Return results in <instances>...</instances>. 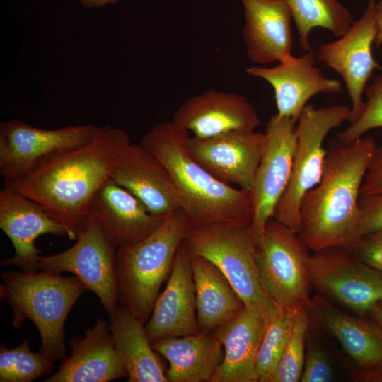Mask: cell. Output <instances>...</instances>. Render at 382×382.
<instances>
[{
    "label": "cell",
    "mask_w": 382,
    "mask_h": 382,
    "mask_svg": "<svg viewBox=\"0 0 382 382\" xmlns=\"http://www.w3.org/2000/svg\"><path fill=\"white\" fill-rule=\"evenodd\" d=\"M130 144L122 129L99 127L91 141L47 158L23 177L5 181L4 187L40 205L76 240L94 195Z\"/></svg>",
    "instance_id": "obj_1"
},
{
    "label": "cell",
    "mask_w": 382,
    "mask_h": 382,
    "mask_svg": "<svg viewBox=\"0 0 382 382\" xmlns=\"http://www.w3.org/2000/svg\"><path fill=\"white\" fill-rule=\"evenodd\" d=\"M376 146L371 137L332 141L320 181L300 205L298 234L309 250L349 248L356 243L360 190Z\"/></svg>",
    "instance_id": "obj_2"
},
{
    "label": "cell",
    "mask_w": 382,
    "mask_h": 382,
    "mask_svg": "<svg viewBox=\"0 0 382 382\" xmlns=\"http://www.w3.org/2000/svg\"><path fill=\"white\" fill-rule=\"evenodd\" d=\"M189 137L187 129L171 120L152 127L140 144L169 172L192 224L251 225V193L219 180L199 164L189 152Z\"/></svg>",
    "instance_id": "obj_3"
},
{
    "label": "cell",
    "mask_w": 382,
    "mask_h": 382,
    "mask_svg": "<svg viewBox=\"0 0 382 382\" xmlns=\"http://www.w3.org/2000/svg\"><path fill=\"white\" fill-rule=\"evenodd\" d=\"M1 299L13 310V326L21 328L30 320L41 337L40 352L52 361L66 357L64 323L75 302L87 286L76 276L64 277L45 271L2 273Z\"/></svg>",
    "instance_id": "obj_4"
},
{
    "label": "cell",
    "mask_w": 382,
    "mask_h": 382,
    "mask_svg": "<svg viewBox=\"0 0 382 382\" xmlns=\"http://www.w3.org/2000/svg\"><path fill=\"white\" fill-rule=\"evenodd\" d=\"M192 224L182 209L167 215L146 238L117 248L118 304L148 321L162 284L169 277L176 253Z\"/></svg>",
    "instance_id": "obj_5"
},
{
    "label": "cell",
    "mask_w": 382,
    "mask_h": 382,
    "mask_svg": "<svg viewBox=\"0 0 382 382\" xmlns=\"http://www.w3.org/2000/svg\"><path fill=\"white\" fill-rule=\"evenodd\" d=\"M184 241L191 253L205 258L221 271L245 307L268 321L282 310L261 283L250 225L192 224Z\"/></svg>",
    "instance_id": "obj_6"
},
{
    "label": "cell",
    "mask_w": 382,
    "mask_h": 382,
    "mask_svg": "<svg viewBox=\"0 0 382 382\" xmlns=\"http://www.w3.org/2000/svg\"><path fill=\"white\" fill-rule=\"evenodd\" d=\"M351 114V108L345 105L316 108L308 104L299 115L296 126V142L291 178L273 216L297 233L301 228V200L323 176L328 152L323 147L324 140L330 131L345 121H349Z\"/></svg>",
    "instance_id": "obj_7"
},
{
    "label": "cell",
    "mask_w": 382,
    "mask_h": 382,
    "mask_svg": "<svg viewBox=\"0 0 382 382\" xmlns=\"http://www.w3.org/2000/svg\"><path fill=\"white\" fill-rule=\"evenodd\" d=\"M308 250L297 233L274 218L267 222L256 263L263 287L280 309L311 302Z\"/></svg>",
    "instance_id": "obj_8"
},
{
    "label": "cell",
    "mask_w": 382,
    "mask_h": 382,
    "mask_svg": "<svg viewBox=\"0 0 382 382\" xmlns=\"http://www.w3.org/2000/svg\"><path fill=\"white\" fill-rule=\"evenodd\" d=\"M76 242L67 250L40 256L39 270L54 274L73 273L94 292L110 317L117 308L116 291L117 247L96 217L90 212L79 229Z\"/></svg>",
    "instance_id": "obj_9"
},
{
    "label": "cell",
    "mask_w": 382,
    "mask_h": 382,
    "mask_svg": "<svg viewBox=\"0 0 382 382\" xmlns=\"http://www.w3.org/2000/svg\"><path fill=\"white\" fill-rule=\"evenodd\" d=\"M310 283L353 311L369 313L382 301V273L349 250L332 247L315 251L307 262Z\"/></svg>",
    "instance_id": "obj_10"
},
{
    "label": "cell",
    "mask_w": 382,
    "mask_h": 382,
    "mask_svg": "<svg viewBox=\"0 0 382 382\" xmlns=\"http://www.w3.org/2000/svg\"><path fill=\"white\" fill-rule=\"evenodd\" d=\"M92 124L47 129L18 120L0 124V175L14 180L47 158L91 141L98 131Z\"/></svg>",
    "instance_id": "obj_11"
},
{
    "label": "cell",
    "mask_w": 382,
    "mask_h": 382,
    "mask_svg": "<svg viewBox=\"0 0 382 382\" xmlns=\"http://www.w3.org/2000/svg\"><path fill=\"white\" fill-rule=\"evenodd\" d=\"M295 124L291 118L276 113L267 125L265 148L250 192L254 203L250 226L256 245L291 178L296 142Z\"/></svg>",
    "instance_id": "obj_12"
},
{
    "label": "cell",
    "mask_w": 382,
    "mask_h": 382,
    "mask_svg": "<svg viewBox=\"0 0 382 382\" xmlns=\"http://www.w3.org/2000/svg\"><path fill=\"white\" fill-rule=\"evenodd\" d=\"M376 0H369L363 15L339 40L321 45L316 58L340 74L352 103L349 122L356 120L364 105L363 94L375 69L381 68L372 54L377 34Z\"/></svg>",
    "instance_id": "obj_13"
},
{
    "label": "cell",
    "mask_w": 382,
    "mask_h": 382,
    "mask_svg": "<svg viewBox=\"0 0 382 382\" xmlns=\"http://www.w3.org/2000/svg\"><path fill=\"white\" fill-rule=\"evenodd\" d=\"M265 144V133L233 131L206 139L190 137L187 148L216 178L250 192Z\"/></svg>",
    "instance_id": "obj_14"
},
{
    "label": "cell",
    "mask_w": 382,
    "mask_h": 382,
    "mask_svg": "<svg viewBox=\"0 0 382 382\" xmlns=\"http://www.w3.org/2000/svg\"><path fill=\"white\" fill-rule=\"evenodd\" d=\"M308 313L359 365L353 379L376 381L382 376V330L375 323L349 316L320 295L311 300Z\"/></svg>",
    "instance_id": "obj_15"
},
{
    "label": "cell",
    "mask_w": 382,
    "mask_h": 382,
    "mask_svg": "<svg viewBox=\"0 0 382 382\" xmlns=\"http://www.w3.org/2000/svg\"><path fill=\"white\" fill-rule=\"evenodd\" d=\"M0 228L11 240L14 255L1 260L5 266L14 265L22 271H38L42 251L35 245L41 235L69 238V232L40 205L23 195L4 187L0 191Z\"/></svg>",
    "instance_id": "obj_16"
},
{
    "label": "cell",
    "mask_w": 382,
    "mask_h": 382,
    "mask_svg": "<svg viewBox=\"0 0 382 382\" xmlns=\"http://www.w3.org/2000/svg\"><path fill=\"white\" fill-rule=\"evenodd\" d=\"M316 54L310 51L302 57L290 55L273 67L254 66L245 69L252 76L262 79L274 89L277 114L296 123L307 102L318 93H337L342 84L326 77L314 66Z\"/></svg>",
    "instance_id": "obj_17"
},
{
    "label": "cell",
    "mask_w": 382,
    "mask_h": 382,
    "mask_svg": "<svg viewBox=\"0 0 382 382\" xmlns=\"http://www.w3.org/2000/svg\"><path fill=\"white\" fill-rule=\"evenodd\" d=\"M151 342L199 332L190 253L183 241L176 253L166 286L145 324Z\"/></svg>",
    "instance_id": "obj_18"
},
{
    "label": "cell",
    "mask_w": 382,
    "mask_h": 382,
    "mask_svg": "<svg viewBox=\"0 0 382 382\" xmlns=\"http://www.w3.org/2000/svg\"><path fill=\"white\" fill-rule=\"evenodd\" d=\"M172 120L199 139L233 131H253L260 125L256 110L246 98L214 89L186 100Z\"/></svg>",
    "instance_id": "obj_19"
},
{
    "label": "cell",
    "mask_w": 382,
    "mask_h": 382,
    "mask_svg": "<svg viewBox=\"0 0 382 382\" xmlns=\"http://www.w3.org/2000/svg\"><path fill=\"white\" fill-rule=\"evenodd\" d=\"M153 215L166 217L183 209L180 195L163 163L139 144H130L110 175Z\"/></svg>",
    "instance_id": "obj_20"
},
{
    "label": "cell",
    "mask_w": 382,
    "mask_h": 382,
    "mask_svg": "<svg viewBox=\"0 0 382 382\" xmlns=\"http://www.w3.org/2000/svg\"><path fill=\"white\" fill-rule=\"evenodd\" d=\"M69 357L43 382H108L127 376L114 347L108 323L100 317L83 337L70 339Z\"/></svg>",
    "instance_id": "obj_21"
},
{
    "label": "cell",
    "mask_w": 382,
    "mask_h": 382,
    "mask_svg": "<svg viewBox=\"0 0 382 382\" xmlns=\"http://www.w3.org/2000/svg\"><path fill=\"white\" fill-rule=\"evenodd\" d=\"M244 6L243 40L248 57L265 64L291 55V11L284 0H241Z\"/></svg>",
    "instance_id": "obj_22"
},
{
    "label": "cell",
    "mask_w": 382,
    "mask_h": 382,
    "mask_svg": "<svg viewBox=\"0 0 382 382\" xmlns=\"http://www.w3.org/2000/svg\"><path fill=\"white\" fill-rule=\"evenodd\" d=\"M90 212L117 248L146 238L165 219L151 214L135 196L110 178L94 195Z\"/></svg>",
    "instance_id": "obj_23"
},
{
    "label": "cell",
    "mask_w": 382,
    "mask_h": 382,
    "mask_svg": "<svg viewBox=\"0 0 382 382\" xmlns=\"http://www.w3.org/2000/svg\"><path fill=\"white\" fill-rule=\"evenodd\" d=\"M268 323L245 306L235 318L214 330L224 353L211 382H258L256 359Z\"/></svg>",
    "instance_id": "obj_24"
},
{
    "label": "cell",
    "mask_w": 382,
    "mask_h": 382,
    "mask_svg": "<svg viewBox=\"0 0 382 382\" xmlns=\"http://www.w3.org/2000/svg\"><path fill=\"white\" fill-rule=\"evenodd\" d=\"M151 345L169 361L166 371L168 382L210 381L224 357L220 341L205 330L158 339Z\"/></svg>",
    "instance_id": "obj_25"
},
{
    "label": "cell",
    "mask_w": 382,
    "mask_h": 382,
    "mask_svg": "<svg viewBox=\"0 0 382 382\" xmlns=\"http://www.w3.org/2000/svg\"><path fill=\"white\" fill-rule=\"evenodd\" d=\"M108 326L128 382L168 381L165 367L151 345L144 323L120 305L110 317Z\"/></svg>",
    "instance_id": "obj_26"
},
{
    "label": "cell",
    "mask_w": 382,
    "mask_h": 382,
    "mask_svg": "<svg viewBox=\"0 0 382 382\" xmlns=\"http://www.w3.org/2000/svg\"><path fill=\"white\" fill-rule=\"evenodd\" d=\"M190 253L197 321L202 330L210 332L235 318L245 305L215 265Z\"/></svg>",
    "instance_id": "obj_27"
},
{
    "label": "cell",
    "mask_w": 382,
    "mask_h": 382,
    "mask_svg": "<svg viewBox=\"0 0 382 382\" xmlns=\"http://www.w3.org/2000/svg\"><path fill=\"white\" fill-rule=\"evenodd\" d=\"M295 22L301 48L311 51L309 35L315 28H322L337 37L342 36L353 21L351 13L337 0H284Z\"/></svg>",
    "instance_id": "obj_28"
},
{
    "label": "cell",
    "mask_w": 382,
    "mask_h": 382,
    "mask_svg": "<svg viewBox=\"0 0 382 382\" xmlns=\"http://www.w3.org/2000/svg\"><path fill=\"white\" fill-rule=\"evenodd\" d=\"M299 305L289 309H282L269 321L257 355L258 382H273Z\"/></svg>",
    "instance_id": "obj_29"
},
{
    "label": "cell",
    "mask_w": 382,
    "mask_h": 382,
    "mask_svg": "<svg viewBox=\"0 0 382 382\" xmlns=\"http://www.w3.org/2000/svg\"><path fill=\"white\" fill-rule=\"evenodd\" d=\"M28 340L16 347L8 349L0 346V381L31 382L49 374L54 367V361L38 352H33Z\"/></svg>",
    "instance_id": "obj_30"
},
{
    "label": "cell",
    "mask_w": 382,
    "mask_h": 382,
    "mask_svg": "<svg viewBox=\"0 0 382 382\" xmlns=\"http://www.w3.org/2000/svg\"><path fill=\"white\" fill-rule=\"evenodd\" d=\"M308 305L296 310L290 336L273 378V382L300 381L305 360V340L310 318Z\"/></svg>",
    "instance_id": "obj_31"
},
{
    "label": "cell",
    "mask_w": 382,
    "mask_h": 382,
    "mask_svg": "<svg viewBox=\"0 0 382 382\" xmlns=\"http://www.w3.org/2000/svg\"><path fill=\"white\" fill-rule=\"evenodd\" d=\"M365 94L366 100L361 114L347 129L337 134L335 139L338 141L348 144L371 129L382 127V70L366 88Z\"/></svg>",
    "instance_id": "obj_32"
},
{
    "label": "cell",
    "mask_w": 382,
    "mask_h": 382,
    "mask_svg": "<svg viewBox=\"0 0 382 382\" xmlns=\"http://www.w3.org/2000/svg\"><path fill=\"white\" fill-rule=\"evenodd\" d=\"M381 230L382 195H360L358 200L357 241Z\"/></svg>",
    "instance_id": "obj_33"
},
{
    "label": "cell",
    "mask_w": 382,
    "mask_h": 382,
    "mask_svg": "<svg viewBox=\"0 0 382 382\" xmlns=\"http://www.w3.org/2000/svg\"><path fill=\"white\" fill-rule=\"evenodd\" d=\"M333 371L327 356L316 345H309L306 353L301 382H329Z\"/></svg>",
    "instance_id": "obj_34"
},
{
    "label": "cell",
    "mask_w": 382,
    "mask_h": 382,
    "mask_svg": "<svg viewBox=\"0 0 382 382\" xmlns=\"http://www.w3.org/2000/svg\"><path fill=\"white\" fill-rule=\"evenodd\" d=\"M347 249L359 260L382 272V230L359 238Z\"/></svg>",
    "instance_id": "obj_35"
},
{
    "label": "cell",
    "mask_w": 382,
    "mask_h": 382,
    "mask_svg": "<svg viewBox=\"0 0 382 382\" xmlns=\"http://www.w3.org/2000/svg\"><path fill=\"white\" fill-rule=\"evenodd\" d=\"M382 195V146H376L364 178L360 195Z\"/></svg>",
    "instance_id": "obj_36"
},
{
    "label": "cell",
    "mask_w": 382,
    "mask_h": 382,
    "mask_svg": "<svg viewBox=\"0 0 382 382\" xmlns=\"http://www.w3.org/2000/svg\"><path fill=\"white\" fill-rule=\"evenodd\" d=\"M376 17L378 31L374 40V44L376 47H380L382 45V0L376 2Z\"/></svg>",
    "instance_id": "obj_37"
},
{
    "label": "cell",
    "mask_w": 382,
    "mask_h": 382,
    "mask_svg": "<svg viewBox=\"0 0 382 382\" xmlns=\"http://www.w3.org/2000/svg\"><path fill=\"white\" fill-rule=\"evenodd\" d=\"M369 313L373 322L382 330V301L376 304Z\"/></svg>",
    "instance_id": "obj_38"
},
{
    "label": "cell",
    "mask_w": 382,
    "mask_h": 382,
    "mask_svg": "<svg viewBox=\"0 0 382 382\" xmlns=\"http://www.w3.org/2000/svg\"><path fill=\"white\" fill-rule=\"evenodd\" d=\"M82 4L87 7L96 6L100 7L106 5L107 4L114 3L117 0H78Z\"/></svg>",
    "instance_id": "obj_39"
},
{
    "label": "cell",
    "mask_w": 382,
    "mask_h": 382,
    "mask_svg": "<svg viewBox=\"0 0 382 382\" xmlns=\"http://www.w3.org/2000/svg\"><path fill=\"white\" fill-rule=\"evenodd\" d=\"M382 273V272H381Z\"/></svg>",
    "instance_id": "obj_40"
}]
</instances>
